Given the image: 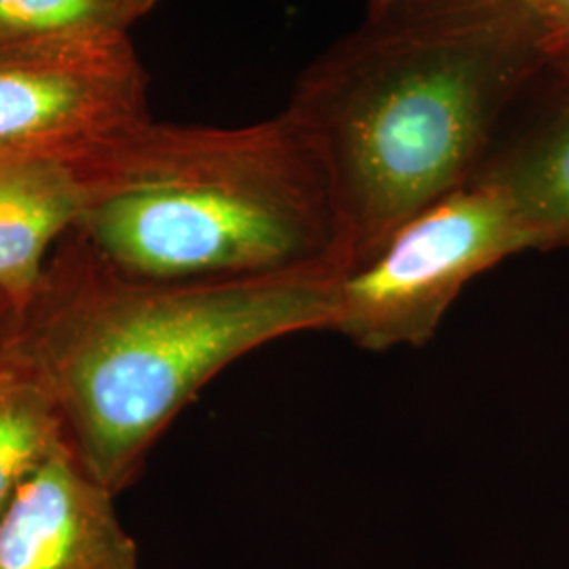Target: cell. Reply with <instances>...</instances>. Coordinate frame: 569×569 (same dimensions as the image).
Wrapping results in <instances>:
<instances>
[{
	"label": "cell",
	"mask_w": 569,
	"mask_h": 569,
	"mask_svg": "<svg viewBox=\"0 0 569 569\" xmlns=\"http://www.w3.org/2000/svg\"><path fill=\"white\" fill-rule=\"evenodd\" d=\"M549 63L528 0H395L306 66L284 108L326 157L348 268L475 180Z\"/></svg>",
	"instance_id": "obj_1"
},
{
	"label": "cell",
	"mask_w": 569,
	"mask_h": 569,
	"mask_svg": "<svg viewBox=\"0 0 569 569\" xmlns=\"http://www.w3.org/2000/svg\"><path fill=\"white\" fill-rule=\"evenodd\" d=\"M338 274L143 281L108 264L70 230L2 346L41 378L70 448L117 496L222 369L287 336L329 331Z\"/></svg>",
	"instance_id": "obj_2"
},
{
	"label": "cell",
	"mask_w": 569,
	"mask_h": 569,
	"mask_svg": "<svg viewBox=\"0 0 569 569\" xmlns=\"http://www.w3.org/2000/svg\"><path fill=\"white\" fill-rule=\"evenodd\" d=\"M63 152L89 190L74 230L122 274L192 283L348 268L326 157L287 108L241 127L150 117Z\"/></svg>",
	"instance_id": "obj_3"
},
{
	"label": "cell",
	"mask_w": 569,
	"mask_h": 569,
	"mask_svg": "<svg viewBox=\"0 0 569 569\" xmlns=\"http://www.w3.org/2000/svg\"><path fill=\"white\" fill-rule=\"evenodd\" d=\"M523 251L531 241L509 199L472 180L338 274L329 331L369 352L427 346L468 283Z\"/></svg>",
	"instance_id": "obj_4"
},
{
	"label": "cell",
	"mask_w": 569,
	"mask_h": 569,
	"mask_svg": "<svg viewBox=\"0 0 569 569\" xmlns=\"http://www.w3.org/2000/svg\"><path fill=\"white\" fill-rule=\"evenodd\" d=\"M131 37H0V152H61L150 119Z\"/></svg>",
	"instance_id": "obj_5"
},
{
	"label": "cell",
	"mask_w": 569,
	"mask_h": 569,
	"mask_svg": "<svg viewBox=\"0 0 569 569\" xmlns=\"http://www.w3.org/2000/svg\"><path fill=\"white\" fill-rule=\"evenodd\" d=\"M0 569H140L114 493L63 448L16 491L0 515Z\"/></svg>",
	"instance_id": "obj_6"
},
{
	"label": "cell",
	"mask_w": 569,
	"mask_h": 569,
	"mask_svg": "<svg viewBox=\"0 0 569 569\" xmlns=\"http://www.w3.org/2000/svg\"><path fill=\"white\" fill-rule=\"evenodd\" d=\"M475 180L509 199L531 251L569 247V63L529 84Z\"/></svg>",
	"instance_id": "obj_7"
},
{
	"label": "cell",
	"mask_w": 569,
	"mask_h": 569,
	"mask_svg": "<svg viewBox=\"0 0 569 569\" xmlns=\"http://www.w3.org/2000/svg\"><path fill=\"white\" fill-rule=\"evenodd\" d=\"M89 190L68 152H0V291L16 315L41 283L49 251L74 230Z\"/></svg>",
	"instance_id": "obj_8"
},
{
	"label": "cell",
	"mask_w": 569,
	"mask_h": 569,
	"mask_svg": "<svg viewBox=\"0 0 569 569\" xmlns=\"http://www.w3.org/2000/svg\"><path fill=\"white\" fill-rule=\"evenodd\" d=\"M68 446L60 409L41 378L0 346V515L16 491Z\"/></svg>",
	"instance_id": "obj_9"
},
{
	"label": "cell",
	"mask_w": 569,
	"mask_h": 569,
	"mask_svg": "<svg viewBox=\"0 0 569 569\" xmlns=\"http://www.w3.org/2000/svg\"><path fill=\"white\" fill-rule=\"evenodd\" d=\"M163 0H0V37H129Z\"/></svg>",
	"instance_id": "obj_10"
},
{
	"label": "cell",
	"mask_w": 569,
	"mask_h": 569,
	"mask_svg": "<svg viewBox=\"0 0 569 569\" xmlns=\"http://www.w3.org/2000/svg\"><path fill=\"white\" fill-rule=\"evenodd\" d=\"M550 63H569V0H528Z\"/></svg>",
	"instance_id": "obj_11"
},
{
	"label": "cell",
	"mask_w": 569,
	"mask_h": 569,
	"mask_svg": "<svg viewBox=\"0 0 569 569\" xmlns=\"http://www.w3.org/2000/svg\"><path fill=\"white\" fill-rule=\"evenodd\" d=\"M13 319H16V308L11 305V300L0 291V346L13 326Z\"/></svg>",
	"instance_id": "obj_12"
},
{
	"label": "cell",
	"mask_w": 569,
	"mask_h": 569,
	"mask_svg": "<svg viewBox=\"0 0 569 569\" xmlns=\"http://www.w3.org/2000/svg\"><path fill=\"white\" fill-rule=\"evenodd\" d=\"M388 2H395V0H367V9H378V7H385Z\"/></svg>",
	"instance_id": "obj_13"
}]
</instances>
